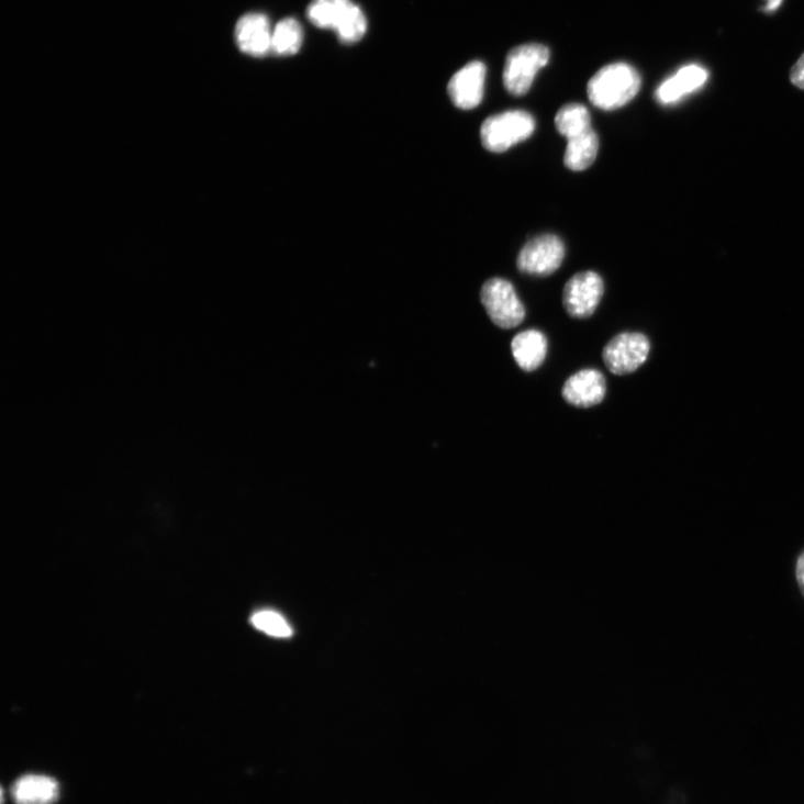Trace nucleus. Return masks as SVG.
<instances>
[{"mask_svg":"<svg viewBox=\"0 0 804 804\" xmlns=\"http://www.w3.org/2000/svg\"><path fill=\"white\" fill-rule=\"evenodd\" d=\"M535 130V120L526 111L514 110L489 116L481 127L484 148L491 153H505L527 141Z\"/></svg>","mask_w":804,"mask_h":804,"instance_id":"nucleus-3","label":"nucleus"},{"mask_svg":"<svg viewBox=\"0 0 804 804\" xmlns=\"http://www.w3.org/2000/svg\"><path fill=\"white\" fill-rule=\"evenodd\" d=\"M556 126L567 139L591 129V115L584 105L571 103L562 107L556 116Z\"/></svg>","mask_w":804,"mask_h":804,"instance_id":"nucleus-17","label":"nucleus"},{"mask_svg":"<svg viewBox=\"0 0 804 804\" xmlns=\"http://www.w3.org/2000/svg\"><path fill=\"white\" fill-rule=\"evenodd\" d=\"M252 624L256 629L278 638H289L293 634L288 622L280 614L271 611L256 613L252 617Z\"/></svg>","mask_w":804,"mask_h":804,"instance_id":"nucleus-18","label":"nucleus"},{"mask_svg":"<svg viewBox=\"0 0 804 804\" xmlns=\"http://www.w3.org/2000/svg\"><path fill=\"white\" fill-rule=\"evenodd\" d=\"M641 78L635 67L614 63L603 67L588 83L590 102L600 110L614 111L628 104L640 91Z\"/></svg>","mask_w":804,"mask_h":804,"instance_id":"nucleus-1","label":"nucleus"},{"mask_svg":"<svg viewBox=\"0 0 804 804\" xmlns=\"http://www.w3.org/2000/svg\"><path fill=\"white\" fill-rule=\"evenodd\" d=\"M550 51L541 44H525L513 48L506 57L503 83L514 97L525 96L541 69L549 63Z\"/></svg>","mask_w":804,"mask_h":804,"instance_id":"nucleus-4","label":"nucleus"},{"mask_svg":"<svg viewBox=\"0 0 804 804\" xmlns=\"http://www.w3.org/2000/svg\"><path fill=\"white\" fill-rule=\"evenodd\" d=\"M605 293V284L599 275L592 271L573 276L563 290V306L574 319H588L595 312Z\"/></svg>","mask_w":804,"mask_h":804,"instance_id":"nucleus-8","label":"nucleus"},{"mask_svg":"<svg viewBox=\"0 0 804 804\" xmlns=\"http://www.w3.org/2000/svg\"><path fill=\"white\" fill-rule=\"evenodd\" d=\"M790 78H791V82L795 87L804 90V54L799 58V60L793 66Z\"/></svg>","mask_w":804,"mask_h":804,"instance_id":"nucleus-19","label":"nucleus"},{"mask_svg":"<svg viewBox=\"0 0 804 804\" xmlns=\"http://www.w3.org/2000/svg\"><path fill=\"white\" fill-rule=\"evenodd\" d=\"M649 353L650 342L644 333L623 332L606 345L602 359L612 373L627 376L647 361Z\"/></svg>","mask_w":804,"mask_h":804,"instance_id":"nucleus-6","label":"nucleus"},{"mask_svg":"<svg viewBox=\"0 0 804 804\" xmlns=\"http://www.w3.org/2000/svg\"><path fill=\"white\" fill-rule=\"evenodd\" d=\"M306 13L313 25L333 30L345 44H355L367 33L366 15L351 0H313Z\"/></svg>","mask_w":804,"mask_h":804,"instance_id":"nucleus-2","label":"nucleus"},{"mask_svg":"<svg viewBox=\"0 0 804 804\" xmlns=\"http://www.w3.org/2000/svg\"><path fill=\"white\" fill-rule=\"evenodd\" d=\"M11 792L16 804H53L59 796V785L49 777L27 774L16 780Z\"/></svg>","mask_w":804,"mask_h":804,"instance_id":"nucleus-14","label":"nucleus"},{"mask_svg":"<svg viewBox=\"0 0 804 804\" xmlns=\"http://www.w3.org/2000/svg\"><path fill=\"white\" fill-rule=\"evenodd\" d=\"M563 242L554 234H544L527 242L517 257L518 270L528 276L549 277L565 259Z\"/></svg>","mask_w":804,"mask_h":804,"instance_id":"nucleus-7","label":"nucleus"},{"mask_svg":"<svg viewBox=\"0 0 804 804\" xmlns=\"http://www.w3.org/2000/svg\"><path fill=\"white\" fill-rule=\"evenodd\" d=\"M782 4V0H767L764 11L768 13L777 11Z\"/></svg>","mask_w":804,"mask_h":804,"instance_id":"nucleus-21","label":"nucleus"},{"mask_svg":"<svg viewBox=\"0 0 804 804\" xmlns=\"http://www.w3.org/2000/svg\"><path fill=\"white\" fill-rule=\"evenodd\" d=\"M511 349L518 367L526 372H532L545 364L548 355V339L539 330H525L515 335Z\"/></svg>","mask_w":804,"mask_h":804,"instance_id":"nucleus-13","label":"nucleus"},{"mask_svg":"<svg viewBox=\"0 0 804 804\" xmlns=\"http://www.w3.org/2000/svg\"><path fill=\"white\" fill-rule=\"evenodd\" d=\"M796 578H797L801 591L804 595V554L799 558V561L796 565Z\"/></svg>","mask_w":804,"mask_h":804,"instance_id":"nucleus-20","label":"nucleus"},{"mask_svg":"<svg viewBox=\"0 0 804 804\" xmlns=\"http://www.w3.org/2000/svg\"><path fill=\"white\" fill-rule=\"evenodd\" d=\"M607 381L596 369H583L572 375L565 383L562 397L577 409L594 407L606 398Z\"/></svg>","mask_w":804,"mask_h":804,"instance_id":"nucleus-10","label":"nucleus"},{"mask_svg":"<svg viewBox=\"0 0 804 804\" xmlns=\"http://www.w3.org/2000/svg\"><path fill=\"white\" fill-rule=\"evenodd\" d=\"M708 79L704 67L691 64L683 66L679 72L666 80L656 91V99L662 105L675 104L684 97L701 89Z\"/></svg>","mask_w":804,"mask_h":804,"instance_id":"nucleus-12","label":"nucleus"},{"mask_svg":"<svg viewBox=\"0 0 804 804\" xmlns=\"http://www.w3.org/2000/svg\"><path fill=\"white\" fill-rule=\"evenodd\" d=\"M481 302L491 321L501 328H514L525 319L523 303L514 287L504 279L489 280L482 288Z\"/></svg>","mask_w":804,"mask_h":804,"instance_id":"nucleus-5","label":"nucleus"},{"mask_svg":"<svg viewBox=\"0 0 804 804\" xmlns=\"http://www.w3.org/2000/svg\"><path fill=\"white\" fill-rule=\"evenodd\" d=\"M272 35L270 20L259 13L244 15L235 29V40L239 49L255 57L272 53Z\"/></svg>","mask_w":804,"mask_h":804,"instance_id":"nucleus-11","label":"nucleus"},{"mask_svg":"<svg viewBox=\"0 0 804 804\" xmlns=\"http://www.w3.org/2000/svg\"><path fill=\"white\" fill-rule=\"evenodd\" d=\"M568 141L565 165L572 171H583L595 160L599 152V138L591 127Z\"/></svg>","mask_w":804,"mask_h":804,"instance_id":"nucleus-15","label":"nucleus"},{"mask_svg":"<svg viewBox=\"0 0 804 804\" xmlns=\"http://www.w3.org/2000/svg\"><path fill=\"white\" fill-rule=\"evenodd\" d=\"M303 29L295 19L278 23L272 35V54L289 56L297 54L303 44Z\"/></svg>","mask_w":804,"mask_h":804,"instance_id":"nucleus-16","label":"nucleus"},{"mask_svg":"<svg viewBox=\"0 0 804 804\" xmlns=\"http://www.w3.org/2000/svg\"><path fill=\"white\" fill-rule=\"evenodd\" d=\"M487 66L483 62L468 63L454 75L448 85V94L454 105L461 110L479 107L484 97Z\"/></svg>","mask_w":804,"mask_h":804,"instance_id":"nucleus-9","label":"nucleus"}]
</instances>
